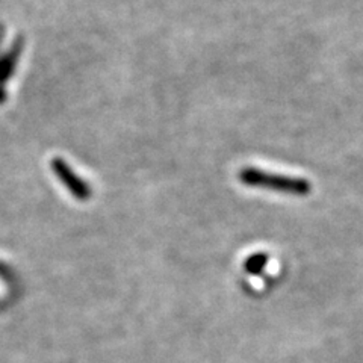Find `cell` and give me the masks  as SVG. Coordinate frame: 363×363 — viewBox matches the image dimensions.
<instances>
[{"label": "cell", "instance_id": "obj_2", "mask_svg": "<svg viewBox=\"0 0 363 363\" xmlns=\"http://www.w3.org/2000/svg\"><path fill=\"white\" fill-rule=\"evenodd\" d=\"M52 168L55 174L58 176V179L68 188V191L72 192V196H74L77 200H88L91 197L89 186L62 161V159H55L52 162Z\"/></svg>", "mask_w": 363, "mask_h": 363}, {"label": "cell", "instance_id": "obj_3", "mask_svg": "<svg viewBox=\"0 0 363 363\" xmlns=\"http://www.w3.org/2000/svg\"><path fill=\"white\" fill-rule=\"evenodd\" d=\"M18 55H20V45H16L13 50L0 58V100L4 99V86L9 79L11 73L14 72Z\"/></svg>", "mask_w": 363, "mask_h": 363}, {"label": "cell", "instance_id": "obj_5", "mask_svg": "<svg viewBox=\"0 0 363 363\" xmlns=\"http://www.w3.org/2000/svg\"><path fill=\"white\" fill-rule=\"evenodd\" d=\"M4 271H5V269L2 268V265H0V272H4Z\"/></svg>", "mask_w": 363, "mask_h": 363}, {"label": "cell", "instance_id": "obj_4", "mask_svg": "<svg viewBox=\"0 0 363 363\" xmlns=\"http://www.w3.org/2000/svg\"><path fill=\"white\" fill-rule=\"evenodd\" d=\"M268 255L267 253H255L252 256H248L245 259V264H244V268L245 271L248 272V274L252 276H259L262 274L267 264H268Z\"/></svg>", "mask_w": 363, "mask_h": 363}, {"label": "cell", "instance_id": "obj_1", "mask_svg": "<svg viewBox=\"0 0 363 363\" xmlns=\"http://www.w3.org/2000/svg\"><path fill=\"white\" fill-rule=\"evenodd\" d=\"M238 179H240L242 185L250 188L276 191L280 192V194L294 197H306L309 196L312 191V185L308 179L269 173L256 167L242 168L241 172L238 173Z\"/></svg>", "mask_w": 363, "mask_h": 363}]
</instances>
